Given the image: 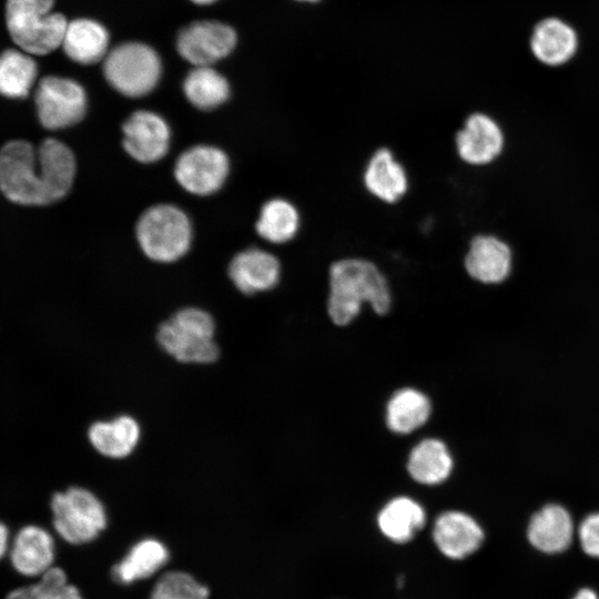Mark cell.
Here are the masks:
<instances>
[{
	"mask_svg": "<svg viewBox=\"0 0 599 599\" xmlns=\"http://www.w3.org/2000/svg\"><path fill=\"white\" fill-rule=\"evenodd\" d=\"M368 303L375 313L386 314L392 304L385 276L372 263L345 258L329 268L328 315L339 326L349 324Z\"/></svg>",
	"mask_w": 599,
	"mask_h": 599,
	"instance_id": "obj_1",
	"label": "cell"
},
{
	"mask_svg": "<svg viewBox=\"0 0 599 599\" xmlns=\"http://www.w3.org/2000/svg\"><path fill=\"white\" fill-rule=\"evenodd\" d=\"M54 541L52 536L35 525L22 527L13 539L10 562L24 577H40L52 567Z\"/></svg>",
	"mask_w": 599,
	"mask_h": 599,
	"instance_id": "obj_15",
	"label": "cell"
},
{
	"mask_svg": "<svg viewBox=\"0 0 599 599\" xmlns=\"http://www.w3.org/2000/svg\"><path fill=\"white\" fill-rule=\"evenodd\" d=\"M296 1H303V2H316V1H319V0H296Z\"/></svg>",
	"mask_w": 599,
	"mask_h": 599,
	"instance_id": "obj_36",
	"label": "cell"
},
{
	"mask_svg": "<svg viewBox=\"0 0 599 599\" xmlns=\"http://www.w3.org/2000/svg\"><path fill=\"white\" fill-rule=\"evenodd\" d=\"M529 44L538 61L550 67H558L576 54L578 35L566 21L551 17L535 26Z\"/></svg>",
	"mask_w": 599,
	"mask_h": 599,
	"instance_id": "obj_16",
	"label": "cell"
},
{
	"mask_svg": "<svg viewBox=\"0 0 599 599\" xmlns=\"http://www.w3.org/2000/svg\"><path fill=\"white\" fill-rule=\"evenodd\" d=\"M8 539H9L8 529L4 526V524H1V528H0V555L2 557L6 555L7 549H8V545H9Z\"/></svg>",
	"mask_w": 599,
	"mask_h": 599,
	"instance_id": "obj_33",
	"label": "cell"
},
{
	"mask_svg": "<svg viewBox=\"0 0 599 599\" xmlns=\"http://www.w3.org/2000/svg\"><path fill=\"white\" fill-rule=\"evenodd\" d=\"M298 227L300 215L296 207L280 197L265 202L256 221L257 234L275 244L292 240Z\"/></svg>",
	"mask_w": 599,
	"mask_h": 599,
	"instance_id": "obj_28",
	"label": "cell"
},
{
	"mask_svg": "<svg viewBox=\"0 0 599 599\" xmlns=\"http://www.w3.org/2000/svg\"><path fill=\"white\" fill-rule=\"evenodd\" d=\"M364 183L374 196L387 203L398 201L408 187L405 169L387 149H379L370 158Z\"/></svg>",
	"mask_w": 599,
	"mask_h": 599,
	"instance_id": "obj_21",
	"label": "cell"
},
{
	"mask_svg": "<svg viewBox=\"0 0 599 599\" xmlns=\"http://www.w3.org/2000/svg\"><path fill=\"white\" fill-rule=\"evenodd\" d=\"M578 536L582 550L599 558V512L591 514L581 521Z\"/></svg>",
	"mask_w": 599,
	"mask_h": 599,
	"instance_id": "obj_32",
	"label": "cell"
},
{
	"mask_svg": "<svg viewBox=\"0 0 599 599\" xmlns=\"http://www.w3.org/2000/svg\"><path fill=\"white\" fill-rule=\"evenodd\" d=\"M229 276L244 294L265 292L278 283L281 264L273 254L258 247H250L232 258Z\"/></svg>",
	"mask_w": 599,
	"mask_h": 599,
	"instance_id": "obj_12",
	"label": "cell"
},
{
	"mask_svg": "<svg viewBox=\"0 0 599 599\" xmlns=\"http://www.w3.org/2000/svg\"><path fill=\"white\" fill-rule=\"evenodd\" d=\"M135 236L150 260L171 263L181 258L192 242V225L180 207L162 203L146 209L135 225Z\"/></svg>",
	"mask_w": 599,
	"mask_h": 599,
	"instance_id": "obj_3",
	"label": "cell"
},
{
	"mask_svg": "<svg viewBox=\"0 0 599 599\" xmlns=\"http://www.w3.org/2000/svg\"><path fill=\"white\" fill-rule=\"evenodd\" d=\"M53 4L54 0H7V28L22 51L43 55L62 45L69 22L52 12Z\"/></svg>",
	"mask_w": 599,
	"mask_h": 599,
	"instance_id": "obj_2",
	"label": "cell"
},
{
	"mask_svg": "<svg viewBox=\"0 0 599 599\" xmlns=\"http://www.w3.org/2000/svg\"><path fill=\"white\" fill-rule=\"evenodd\" d=\"M453 457L439 439L427 438L410 451L407 469L414 480L424 485H437L446 480L453 470Z\"/></svg>",
	"mask_w": 599,
	"mask_h": 599,
	"instance_id": "obj_23",
	"label": "cell"
},
{
	"mask_svg": "<svg viewBox=\"0 0 599 599\" xmlns=\"http://www.w3.org/2000/svg\"><path fill=\"white\" fill-rule=\"evenodd\" d=\"M215 325L203 309L186 307L163 322L156 334L160 346L176 361L206 364L219 356Z\"/></svg>",
	"mask_w": 599,
	"mask_h": 599,
	"instance_id": "obj_4",
	"label": "cell"
},
{
	"mask_svg": "<svg viewBox=\"0 0 599 599\" xmlns=\"http://www.w3.org/2000/svg\"><path fill=\"white\" fill-rule=\"evenodd\" d=\"M4 599H83L80 590L69 583L67 573L52 566L35 583L11 590Z\"/></svg>",
	"mask_w": 599,
	"mask_h": 599,
	"instance_id": "obj_30",
	"label": "cell"
},
{
	"mask_svg": "<svg viewBox=\"0 0 599 599\" xmlns=\"http://www.w3.org/2000/svg\"><path fill=\"white\" fill-rule=\"evenodd\" d=\"M139 438L140 426L130 416H120L111 422H97L89 429L92 446L111 458H123L131 454Z\"/></svg>",
	"mask_w": 599,
	"mask_h": 599,
	"instance_id": "obj_24",
	"label": "cell"
},
{
	"mask_svg": "<svg viewBox=\"0 0 599 599\" xmlns=\"http://www.w3.org/2000/svg\"><path fill=\"white\" fill-rule=\"evenodd\" d=\"M103 73L109 84L122 95L141 98L158 84L161 61L151 47L140 42H126L106 54Z\"/></svg>",
	"mask_w": 599,
	"mask_h": 599,
	"instance_id": "obj_5",
	"label": "cell"
},
{
	"mask_svg": "<svg viewBox=\"0 0 599 599\" xmlns=\"http://www.w3.org/2000/svg\"><path fill=\"white\" fill-rule=\"evenodd\" d=\"M423 507L408 497H397L385 505L377 524L388 539L395 542L409 541L425 524Z\"/></svg>",
	"mask_w": 599,
	"mask_h": 599,
	"instance_id": "obj_25",
	"label": "cell"
},
{
	"mask_svg": "<svg viewBox=\"0 0 599 599\" xmlns=\"http://www.w3.org/2000/svg\"><path fill=\"white\" fill-rule=\"evenodd\" d=\"M234 29L220 21H195L177 35L180 55L195 67H212L227 57L236 45Z\"/></svg>",
	"mask_w": 599,
	"mask_h": 599,
	"instance_id": "obj_10",
	"label": "cell"
},
{
	"mask_svg": "<svg viewBox=\"0 0 599 599\" xmlns=\"http://www.w3.org/2000/svg\"><path fill=\"white\" fill-rule=\"evenodd\" d=\"M209 588L191 573L170 570L154 583L149 599H209Z\"/></svg>",
	"mask_w": 599,
	"mask_h": 599,
	"instance_id": "obj_31",
	"label": "cell"
},
{
	"mask_svg": "<svg viewBox=\"0 0 599 599\" xmlns=\"http://www.w3.org/2000/svg\"><path fill=\"white\" fill-rule=\"evenodd\" d=\"M573 599H598L597 595L590 589L580 590Z\"/></svg>",
	"mask_w": 599,
	"mask_h": 599,
	"instance_id": "obj_34",
	"label": "cell"
},
{
	"mask_svg": "<svg viewBox=\"0 0 599 599\" xmlns=\"http://www.w3.org/2000/svg\"><path fill=\"white\" fill-rule=\"evenodd\" d=\"M166 546L154 538H145L134 544L112 570L113 579L121 585L148 579L158 573L169 561Z\"/></svg>",
	"mask_w": 599,
	"mask_h": 599,
	"instance_id": "obj_20",
	"label": "cell"
},
{
	"mask_svg": "<svg viewBox=\"0 0 599 599\" xmlns=\"http://www.w3.org/2000/svg\"><path fill=\"white\" fill-rule=\"evenodd\" d=\"M504 145L499 125L488 115L474 113L456 135V148L461 160L481 165L493 161Z\"/></svg>",
	"mask_w": 599,
	"mask_h": 599,
	"instance_id": "obj_13",
	"label": "cell"
},
{
	"mask_svg": "<svg viewBox=\"0 0 599 599\" xmlns=\"http://www.w3.org/2000/svg\"><path fill=\"white\" fill-rule=\"evenodd\" d=\"M0 187L11 202L21 205H48L43 174L37 149L28 141L7 142L0 152Z\"/></svg>",
	"mask_w": 599,
	"mask_h": 599,
	"instance_id": "obj_6",
	"label": "cell"
},
{
	"mask_svg": "<svg viewBox=\"0 0 599 599\" xmlns=\"http://www.w3.org/2000/svg\"><path fill=\"white\" fill-rule=\"evenodd\" d=\"M49 203L67 195L75 175V159L70 148L54 139H44L37 148Z\"/></svg>",
	"mask_w": 599,
	"mask_h": 599,
	"instance_id": "obj_17",
	"label": "cell"
},
{
	"mask_svg": "<svg viewBox=\"0 0 599 599\" xmlns=\"http://www.w3.org/2000/svg\"><path fill=\"white\" fill-rule=\"evenodd\" d=\"M192 2L196 3V4H211L217 0H191Z\"/></svg>",
	"mask_w": 599,
	"mask_h": 599,
	"instance_id": "obj_35",
	"label": "cell"
},
{
	"mask_svg": "<svg viewBox=\"0 0 599 599\" xmlns=\"http://www.w3.org/2000/svg\"><path fill=\"white\" fill-rule=\"evenodd\" d=\"M109 34L105 28L91 19H75L68 23L62 47L77 63L89 65L106 57Z\"/></svg>",
	"mask_w": 599,
	"mask_h": 599,
	"instance_id": "obj_22",
	"label": "cell"
},
{
	"mask_svg": "<svg viewBox=\"0 0 599 599\" xmlns=\"http://www.w3.org/2000/svg\"><path fill=\"white\" fill-rule=\"evenodd\" d=\"M34 102L40 124L48 130L74 125L85 114L87 94L74 80L48 75L38 83Z\"/></svg>",
	"mask_w": 599,
	"mask_h": 599,
	"instance_id": "obj_8",
	"label": "cell"
},
{
	"mask_svg": "<svg viewBox=\"0 0 599 599\" xmlns=\"http://www.w3.org/2000/svg\"><path fill=\"white\" fill-rule=\"evenodd\" d=\"M37 78V63L24 51L6 50L0 61V90L8 98L20 99L29 94Z\"/></svg>",
	"mask_w": 599,
	"mask_h": 599,
	"instance_id": "obj_29",
	"label": "cell"
},
{
	"mask_svg": "<svg viewBox=\"0 0 599 599\" xmlns=\"http://www.w3.org/2000/svg\"><path fill=\"white\" fill-rule=\"evenodd\" d=\"M465 267L473 278L481 283H500L510 272L511 252L499 238L478 235L470 243Z\"/></svg>",
	"mask_w": 599,
	"mask_h": 599,
	"instance_id": "obj_18",
	"label": "cell"
},
{
	"mask_svg": "<svg viewBox=\"0 0 599 599\" xmlns=\"http://www.w3.org/2000/svg\"><path fill=\"white\" fill-rule=\"evenodd\" d=\"M527 536L530 544L540 551L557 554L566 550L573 536L570 514L560 505L550 504L531 517Z\"/></svg>",
	"mask_w": 599,
	"mask_h": 599,
	"instance_id": "obj_19",
	"label": "cell"
},
{
	"mask_svg": "<svg viewBox=\"0 0 599 599\" xmlns=\"http://www.w3.org/2000/svg\"><path fill=\"white\" fill-rule=\"evenodd\" d=\"M433 536L438 549L451 559L471 555L484 540L479 524L469 515L455 510L446 511L437 518Z\"/></svg>",
	"mask_w": 599,
	"mask_h": 599,
	"instance_id": "obj_14",
	"label": "cell"
},
{
	"mask_svg": "<svg viewBox=\"0 0 599 599\" xmlns=\"http://www.w3.org/2000/svg\"><path fill=\"white\" fill-rule=\"evenodd\" d=\"M123 148L135 161L153 163L167 152L171 132L166 121L159 114L139 110L122 125Z\"/></svg>",
	"mask_w": 599,
	"mask_h": 599,
	"instance_id": "obj_11",
	"label": "cell"
},
{
	"mask_svg": "<svg viewBox=\"0 0 599 599\" xmlns=\"http://www.w3.org/2000/svg\"><path fill=\"white\" fill-rule=\"evenodd\" d=\"M432 410L428 397L419 390H397L386 407V424L396 434H408L423 426Z\"/></svg>",
	"mask_w": 599,
	"mask_h": 599,
	"instance_id": "obj_26",
	"label": "cell"
},
{
	"mask_svg": "<svg viewBox=\"0 0 599 599\" xmlns=\"http://www.w3.org/2000/svg\"><path fill=\"white\" fill-rule=\"evenodd\" d=\"M183 91L190 103L210 111L222 105L230 97L227 80L212 67H195L183 82Z\"/></svg>",
	"mask_w": 599,
	"mask_h": 599,
	"instance_id": "obj_27",
	"label": "cell"
},
{
	"mask_svg": "<svg viewBox=\"0 0 599 599\" xmlns=\"http://www.w3.org/2000/svg\"><path fill=\"white\" fill-rule=\"evenodd\" d=\"M230 160L221 149L199 144L183 151L174 164L176 182L194 195L219 191L227 179Z\"/></svg>",
	"mask_w": 599,
	"mask_h": 599,
	"instance_id": "obj_9",
	"label": "cell"
},
{
	"mask_svg": "<svg viewBox=\"0 0 599 599\" xmlns=\"http://www.w3.org/2000/svg\"><path fill=\"white\" fill-rule=\"evenodd\" d=\"M53 526L60 537L71 545L94 540L106 526L102 502L91 491L71 487L57 493L51 500Z\"/></svg>",
	"mask_w": 599,
	"mask_h": 599,
	"instance_id": "obj_7",
	"label": "cell"
}]
</instances>
